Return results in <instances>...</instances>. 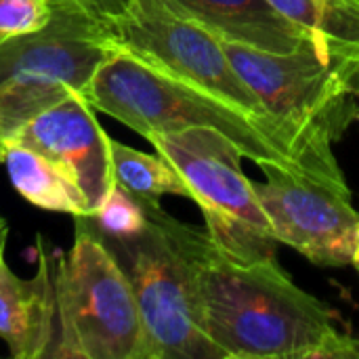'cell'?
<instances>
[{"label": "cell", "instance_id": "6da1fadb", "mask_svg": "<svg viewBox=\"0 0 359 359\" xmlns=\"http://www.w3.org/2000/svg\"><path fill=\"white\" fill-rule=\"evenodd\" d=\"M198 299L202 328L225 359H359L358 339L276 259H229L208 233L198 252Z\"/></svg>", "mask_w": 359, "mask_h": 359}, {"label": "cell", "instance_id": "7a4b0ae2", "mask_svg": "<svg viewBox=\"0 0 359 359\" xmlns=\"http://www.w3.org/2000/svg\"><path fill=\"white\" fill-rule=\"evenodd\" d=\"M84 97L95 111L120 120L145 139L156 133L210 126L227 135L263 170L286 168L349 189L334 154H322L292 133L261 122L128 50L114 46L95 69Z\"/></svg>", "mask_w": 359, "mask_h": 359}, {"label": "cell", "instance_id": "3957f363", "mask_svg": "<svg viewBox=\"0 0 359 359\" xmlns=\"http://www.w3.org/2000/svg\"><path fill=\"white\" fill-rule=\"evenodd\" d=\"M145 225L128 236L93 227L135 292L149 359H225L206 337L198 299V252L204 233L166 215L160 202L141 200Z\"/></svg>", "mask_w": 359, "mask_h": 359}, {"label": "cell", "instance_id": "277c9868", "mask_svg": "<svg viewBox=\"0 0 359 359\" xmlns=\"http://www.w3.org/2000/svg\"><path fill=\"white\" fill-rule=\"evenodd\" d=\"M74 244L59 257V330L48 358L149 359L130 282L88 215L74 217Z\"/></svg>", "mask_w": 359, "mask_h": 359}, {"label": "cell", "instance_id": "5b68a950", "mask_svg": "<svg viewBox=\"0 0 359 359\" xmlns=\"http://www.w3.org/2000/svg\"><path fill=\"white\" fill-rule=\"evenodd\" d=\"M111 50L107 25L61 8L40 32L0 44V147L72 93L84 95Z\"/></svg>", "mask_w": 359, "mask_h": 359}, {"label": "cell", "instance_id": "8992f818", "mask_svg": "<svg viewBox=\"0 0 359 359\" xmlns=\"http://www.w3.org/2000/svg\"><path fill=\"white\" fill-rule=\"evenodd\" d=\"M185 179L191 200L200 206L215 246L236 261L276 259V236L257 198L255 183L244 175V151L221 130L191 126L147 137Z\"/></svg>", "mask_w": 359, "mask_h": 359}, {"label": "cell", "instance_id": "52a82bcc", "mask_svg": "<svg viewBox=\"0 0 359 359\" xmlns=\"http://www.w3.org/2000/svg\"><path fill=\"white\" fill-rule=\"evenodd\" d=\"M109 34L116 48L133 53L154 67L244 109L261 122L292 133L322 154H334L332 147L305 139L292 126L271 116L231 65L223 40L187 15L175 0H126Z\"/></svg>", "mask_w": 359, "mask_h": 359}, {"label": "cell", "instance_id": "ba28073f", "mask_svg": "<svg viewBox=\"0 0 359 359\" xmlns=\"http://www.w3.org/2000/svg\"><path fill=\"white\" fill-rule=\"evenodd\" d=\"M223 48L263 107L305 139L332 147L359 118V63L322 57L316 46L269 53L223 40Z\"/></svg>", "mask_w": 359, "mask_h": 359}, {"label": "cell", "instance_id": "9c48e42d", "mask_svg": "<svg viewBox=\"0 0 359 359\" xmlns=\"http://www.w3.org/2000/svg\"><path fill=\"white\" fill-rule=\"evenodd\" d=\"M263 172L267 181L255 183V191L276 240L322 267L353 265L359 212L349 189L286 168Z\"/></svg>", "mask_w": 359, "mask_h": 359}, {"label": "cell", "instance_id": "30bf717a", "mask_svg": "<svg viewBox=\"0 0 359 359\" xmlns=\"http://www.w3.org/2000/svg\"><path fill=\"white\" fill-rule=\"evenodd\" d=\"M13 141H19L57 162L84 191L90 215L116 187L107 133L95 118L82 93H72L36 116Z\"/></svg>", "mask_w": 359, "mask_h": 359}, {"label": "cell", "instance_id": "8fae6325", "mask_svg": "<svg viewBox=\"0 0 359 359\" xmlns=\"http://www.w3.org/2000/svg\"><path fill=\"white\" fill-rule=\"evenodd\" d=\"M38 269L29 280L19 278L0 259V339L6 343L11 358L44 359L59 330L57 269L61 252L36 236Z\"/></svg>", "mask_w": 359, "mask_h": 359}, {"label": "cell", "instance_id": "7c38bea8", "mask_svg": "<svg viewBox=\"0 0 359 359\" xmlns=\"http://www.w3.org/2000/svg\"><path fill=\"white\" fill-rule=\"evenodd\" d=\"M187 15L221 40L269 53H294L316 46L305 27L284 17L269 0H175ZM322 55V53H320Z\"/></svg>", "mask_w": 359, "mask_h": 359}, {"label": "cell", "instance_id": "4fadbf2b", "mask_svg": "<svg viewBox=\"0 0 359 359\" xmlns=\"http://www.w3.org/2000/svg\"><path fill=\"white\" fill-rule=\"evenodd\" d=\"M0 162L6 168L13 187L29 204L72 217L90 215L88 200L78 183L40 151L19 141H8L0 147Z\"/></svg>", "mask_w": 359, "mask_h": 359}, {"label": "cell", "instance_id": "5bb4252c", "mask_svg": "<svg viewBox=\"0 0 359 359\" xmlns=\"http://www.w3.org/2000/svg\"><path fill=\"white\" fill-rule=\"evenodd\" d=\"M284 17L311 32L322 57L359 63V0H269Z\"/></svg>", "mask_w": 359, "mask_h": 359}, {"label": "cell", "instance_id": "9a60e30c", "mask_svg": "<svg viewBox=\"0 0 359 359\" xmlns=\"http://www.w3.org/2000/svg\"><path fill=\"white\" fill-rule=\"evenodd\" d=\"M109 147L114 179L128 194L147 202H160L162 196H183L191 200L185 179L160 154L149 156L114 139L109 141Z\"/></svg>", "mask_w": 359, "mask_h": 359}, {"label": "cell", "instance_id": "2e32d148", "mask_svg": "<svg viewBox=\"0 0 359 359\" xmlns=\"http://www.w3.org/2000/svg\"><path fill=\"white\" fill-rule=\"evenodd\" d=\"M88 217L93 219L97 229L111 236H128L145 225L143 202L137 196L122 189L118 183L111 189L109 198L103 202V206Z\"/></svg>", "mask_w": 359, "mask_h": 359}, {"label": "cell", "instance_id": "e0dca14e", "mask_svg": "<svg viewBox=\"0 0 359 359\" xmlns=\"http://www.w3.org/2000/svg\"><path fill=\"white\" fill-rule=\"evenodd\" d=\"M48 0H0V44L40 32L53 19Z\"/></svg>", "mask_w": 359, "mask_h": 359}, {"label": "cell", "instance_id": "ac0fdd59", "mask_svg": "<svg viewBox=\"0 0 359 359\" xmlns=\"http://www.w3.org/2000/svg\"><path fill=\"white\" fill-rule=\"evenodd\" d=\"M48 2H50L53 11L61 8V11L84 13V15L101 21L107 27H111L116 17L126 6V0H48Z\"/></svg>", "mask_w": 359, "mask_h": 359}, {"label": "cell", "instance_id": "d6986e66", "mask_svg": "<svg viewBox=\"0 0 359 359\" xmlns=\"http://www.w3.org/2000/svg\"><path fill=\"white\" fill-rule=\"evenodd\" d=\"M6 238H8V227H4L0 231V259L4 257V246H6Z\"/></svg>", "mask_w": 359, "mask_h": 359}, {"label": "cell", "instance_id": "ffe728a7", "mask_svg": "<svg viewBox=\"0 0 359 359\" xmlns=\"http://www.w3.org/2000/svg\"><path fill=\"white\" fill-rule=\"evenodd\" d=\"M353 267L358 269V273H359V229H358V244H355V257H353Z\"/></svg>", "mask_w": 359, "mask_h": 359}, {"label": "cell", "instance_id": "44dd1931", "mask_svg": "<svg viewBox=\"0 0 359 359\" xmlns=\"http://www.w3.org/2000/svg\"><path fill=\"white\" fill-rule=\"evenodd\" d=\"M4 227H8V225H6V221H4V219H2V217H0V231H2V229H4Z\"/></svg>", "mask_w": 359, "mask_h": 359}, {"label": "cell", "instance_id": "7402d4cb", "mask_svg": "<svg viewBox=\"0 0 359 359\" xmlns=\"http://www.w3.org/2000/svg\"><path fill=\"white\" fill-rule=\"evenodd\" d=\"M358 120H359V118H358Z\"/></svg>", "mask_w": 359, "mask_h": 359}]
</instances>
